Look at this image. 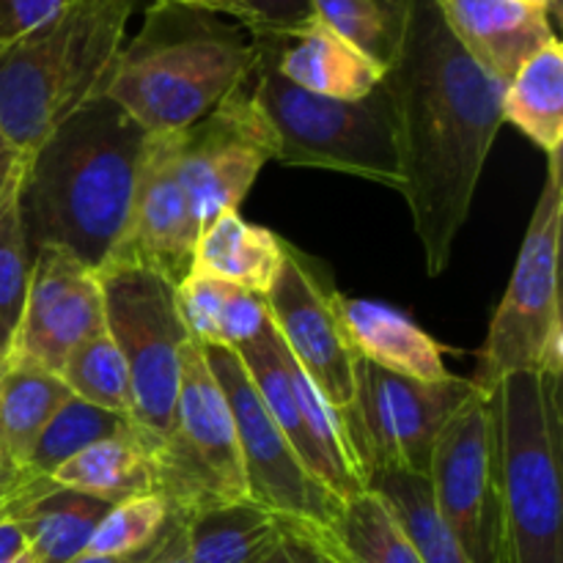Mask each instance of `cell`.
<instances>
[{"label":"cell","instance_id":"obj_1","mask_svg":"<svg viewBox=\"0 0 563 563\" xmlns=\"http://www.w3.org/2000/svg\"><path fill=\"white\" fill-rule=\"evenodd\" d=\"M383 86L394 102L407 209L429 278L451 262L504 121V88L451 33L440 0H405L399 53Z\"/></svg>","mask_w":563,"mask_h":563},{"label":"cell","instance_id":"obj_2","mask_svg":"<svg viewBox=\"0 0 563 563\" xmlns=\"http://www.w3.org/2000/svg\"><path fill=\"white\" fill-rule=\"evenodd\" d=\"M148 137L119 104L97 97L25 154L20 214L31 251L60 247L102 267L130 218Z\"/></svg>","mask_w":563,"mask_h":563},{"label":"cell","instance_id":"obj_3","mask_svg":"<svg viewBox=\"0 0 563 563\" xmlns=\"http://www.w3.org/2000/svg\"><path fill=\"white\" fill-rule=\"evenodd\" d=\"M256 49L209 11L154 0L143 27L124 42L102 97L148 135L181 132L251 80Z\"/></svg>","mask_w":563,"mask_h":563},{"label":"cell","instance_id":"obj_4","mask_svg":"<svg viewBox=\"0 0 563 563\" xmlns=\"http://www.w3.org/2000/svg\"><path fill=\"white\" fill-rule=\"evenodd\" d=\"M137 0H64V9L0 47V132L31 154L55 126L102 97Z\"/></svg>","mask_w":563,"mask_h":563},{"label":"cell","instance_id":"obj_5","mask_svg":"<svg viewBox=\"0 0 563 563\" xmlns=\"http://www.w3.org/2000/svg\"><path fill=\"white\" fill-rule=\"evenodd\" d=\"M506 563H563L561 374L526 372L489 394Z\"/></svg>","mask_w":563,"mask_h":563},{"label":"cell","instance_id":"obj_6","mask_svg":"<svg viewBox=\"0 0 563 563\" xmlns=\"http://www.w3.org/2000/svg\"><path fill=\"white\" fill-rule=\"evenodd\" d=\"M251 42L256 58L247 86L278 143L275 163L335 170L401 192L396 113L383 82L361 99L311 93L280 75L278 38L253 36Z\"/></svg>","mask_w":563,"mask_h":563},{"label":"cell","instance_id":"obj_7","mask_svg":"<svg viewBox=\"0 0 563 563\" xmlns=\"http://www.w3.org/2000/svg\"><path fill=\"white\" fill-rule=\"evenodd\" d=\"M561 154L548 157V179L528 223L520 256L509 286L489 322L487 339L478 350L473 385L484 396L511 374H563L561 324V220H563Z\"/></svg>","mask_w":563,"mask_h":563},{"label":"cell","instance_id":"obj_8","mask_svg":"<svg viewBox=\"0 0 563 563\" xmlns=\"http://www.w3.org/2000/svg\"><path fill=\"white\" fill-rule=\"evenodd\" d=\"M157 495L179 520L247 500L234 418L196 341L181 355L174 421L157 445Z\"/></svg>","mask_w":563,"mask_h":563},{"label":"cell","instance_id":"obj_9","mask_svg":"<svg viewBox=\"0 0 563 563\" xmlns=\"http://www.w3.org/2000/svg\"><path fill=\"white\" fill-rule=\"evenodd\" d=\"M104 291V328L130 372L132 423L163 440L174 421L181 355L190 344L176 284L141 267L97 269Z\"/></svg>","mask_w":563,"mask_h":563},{"label":"cell","instance_id":"obj_10","mask_svg":"<svg viewBox=\"0 0 563 563\" xmlns=\"http://www.w3.org/2000/svg\"><path fill=\"white\" fill-rule=\"evenodd\" d=\"M473 394L478 388L471 377L421 383L357 361L355 396L341 410V423L363 484L379 467L427 476L438 434Z\"/></svg>","mask_w":563,"mask_h":563},{"label":"cell","instance_id":"obj_11","mask_svg":"<svg viewBox=\"0 0 563 563\" xmlns=\"http://www.w3.org/2000/svg\"><path fill=\"white\" fill-rule=\"evenodd\" d=\"M434 509L471 563L504 561V504L489 396L473 394L451 416L429 460Z\"/></svg>","mask_w":563,"mask_h":563},{"label":"cell","instance_id":"obj_12","mask_svg":"<svg viewBox=\"0 0 563 563\" xmlns=\"http://www.w3.org/2000/svg\"><path fill=\"white\" fill-rule=\"evenodd\" d=\"M201 350L234 418L247 498L278 515L280 520L324 531L339 511L341 500L302 467L300 456L258 399L236 352L225 346H201Z\"/></svg>","mask_w":563,"mask_h":563},{"label":"cell","instance_id":"obj_13","mask_svg":"<svg viewBox=\"0 0 563 563\" xmlns=\"http://www.w3.org/2000/svg\"><path fill=\"white\" fill-rule=\"evenodd\" d=\"M278 143L247 82L212 113L176 132V165L198 225L240 212L258 174L273 163Z\"/></svg>","mask_w":563,"mask_h":563},{"label":"cell","instance_id":"obj_14","mask_svg":"<svg viewBox=\"0 0 563 563\" xmlns=\"http://www.w3.org/2000/svg\"><path fill=\"white\" fill-rule=\"evenodd\" d=\"M264 300L275 333L313 388L339 412L350 407L357 355L341 324L339 289L324 264L286 242L280 273Z\"/></svg>","mask_w":563,"mask_h":563},{"label":"cell","instance_id":"obj_15","mask_svg":"<svg viewBox=\"0 0 563 563\" xmlns=\"http://www.w3.org/2000/svg\"><path fill=\"white\" fill-rule=\"evenodd\" d=\"M99 330H104V291L97 269L60 247L33 251L31 284L9 361L60 374L69 352Z\"/></svg>","mask_w":563,"mask_h":563},{"label":"cell","instance_id":"obj_16","mask_svg":"<svg viewBox=\"0 0 563 563\" xmlns=\"http://www.w3.org/2000/svg\"><path fill=\"white\" fill-rule=\"evenodd\" d=\"M198 225L176 165V132L148 137L130 218L99 269L141 267L179 284L192 267Z\"/></svg>","mask_w":563,"mask_h":563},{"label":"cell","instance_id":"obj_17","mask_svg":"<svg viewBox=\"0 0 563 563\" xmlns=\"http://www.w3.org/2000/svg\"><path fill=\"white\" fill-rule=\"evenodd\" d=\"M451 33L500 86L555 36L548 11L522 0H440Z\"/></svg>","mask_w":563,"mask_h":563},{"label":"cell","instance_id":"obj_18","mask_svg":"<svg viewBox=\"0 0 563 563\" xmlns=\"http://www.w3.org/2000/svg\"><path fill=\"white\" fill-rule=\"evenodd\" d=\"M339 317L357 361L374 363L399 377L440 383L449 379L443 346L418 328L407 313L363 297H346L339 291Z\"/></svg>","mask_w":563,"mask_h":563},{"label":"cell","instance_id":"obj_19","mask_svg":"<svg viewBox=\"0 0 563 563\" xmlns=\"http://www.w3.org/2000/svg\"><path fill=\"white\" fill-rule=\"evenodd\" d=\"M157 445L159 440L130 423L121 432L88 445L53 473L58 487L121 504L126 498L157 493Z\"/></svg>","mask_w":563,"mask_h":563},{"label":"cell","instance_id":"obj_20","mask_svg":"<svg viewBox=\"0 0 563 563\" xmlns=\"http://www.w3.org/2000/svg\"><path fill=\"white\" fill-rule=\"evenodd\" d=\"M275 60L286 80L333 99L368 97L385 77L377 64L319 20H313L300 36L278 38Z\"/></svg>","mask_w":563,"mask_h":563},{"label":"cell","instance_id":"obj_21","mask_svg":"<svg viewBox=\"0 0 563 563\" xmlns=\"http://www.w3.org/2000/svg\"><path fill=\"white\" fill-rule=\"evenodd\" d=\"M286 256V240L240 212H223L203 225L192 251V267L220 280L267 295Z\"/></svg>","mask_w":563,"mask_h":563},{"label":"cell","instance_id":"obj_22","mask_svg":"<svg viewBox=\"0 0 563 563\" xmlns=\"http://www.w3.org/2000/svg\"><path fill=\"white\" fill-rule=\"evenodd\" d=\"M176 306L196 344L236 350L269 324L264 295L190 269L176 284Z\"/></svg>","mask_w":563,"mask_h":563},{"label":"cell","instance_id":"obj_23","mask_svg":"<svg viewBox=\"0 0 563 563\" xmlns=\"http://www.w3.org/2000/svg\"><path fill=\"white\" fill-rule=\"evenodd\" d=\"M181 522L190 563H262L289 526L251 498L214 506Z\"/></svg>","mask_w":563,"mask_h":563},{"label":"cell","instance_id":"obj_24","mask_svg":"<svg viewBox=\"0 0 563 563\" xmlns=\"http://www.w3.org/2000/svg\"><path fill=\"white\" fill-rule=\"evenodd\" d=\"M69 396V388L58 374L11 361L0 366V467L3 471H25L38 434Z\"/></svg>","mask_w":563,"mask_h":563},{"label":"cell","instance_id":"obj_25","mask_svg":"<svg viewBox=\"0 0 563 563\" xmlns=\"http://www.w3.org/2000/svg\"><path fill=\"white\" fill-rule=\"evenodd\" d=\"M113 504L53 484L20 511L27 550L38 563H71L86 555L88 542Z\"/></svg>","mask_w":563,"mask_h":563},{"label":"cell","instance_id":"obj_26","mask_svg":"<svg viewBox=\"0 0 563 563\" xmlns=\"http://www.w3.org/2000/svg\"><path fill=\"white\" fill-rule=\"evenodd\" d=\"M504 121L531 137L544 154L563 152V47L544 44L504 88Z\"/></svg>","mask_w":563,"mask_h":563},{"label":"cell","instance_id":"obj_27","mask_svg":"<svg viewBox=\"0 0 563 563\" xmlns=\"http://www.w3.org/2000/svg\"><path fill=\"white\" fill-rule=\"evenodd\" d=\"M319 537L339 563H421L396 517L372 489L341 500Z\"/></svg>","mask_w":563,"mask_h":563},{"label":"cell","instance_id":"obj_28","mask_svg":"<svg viewBox=\"0 0 563 563\" xmlns=\"http://www.w3.org/2000/svg\"><path fill=\"white\" fill-rule=\"evenodd\" d=\"M366 489L379 495L405 537L416 548L421 563H471L465 550L445 528L434 509L429 478L421 473L401 471V467H379L366 478Z\"/></svg>","mask_w":563,"mask_h":563},{"label":"cell","instance_id":"obj_29","mask_svg":"<svg viewBox=\"0 0 563 563\" xmlns=\"http://www.w3.org/2000/svg\"><path fill=\"white\" fill-rule=\"evenodd\" d=\"M313 16L379 69H390L405 27V0H313Z\"/></svg>","mask_w":563,"mask_h":563},{"label":"cell","instance_id":"obj_30","mask_svg":"<svg viewBox=\"0 0 563 563\" xmlns=\"http://www.w3.org/2000/svg\"><path fill=\"white\" fill-rule=\"evenodd\" d=\"M20 179L22 165L0 201V366L14 350L33 269V251L20 214Z\"/></svg>","mask_w":563,"mask_h":563},{"label":"cell","instance_id":"obj_31","mask_svg":"<svg viewBox=\"0 0 563 563\" xmlns=\"http://www.w3.org/2000/svg\"><path fill=\"white\" fill-rule=\"evenodd\" d=\"M130 423L132 418L108 412L102 407H93L88 401L77 399V396H69L55 410V416L49 418L42 434H38L36 445H33L31 456H27L25 471L33 473V476L49 478L71 456H77L88 445L99 443V440L110 438V434L121 432Z\"/></svg>","mask_w":563,"mask_h":563},{"label":"cell","instance_id":"obj_32","mask_svg":"<svg viewBox=\"0 0 563 563\" xmlns=\"http://www.w3.org/2000/svg\"><path fill=\"white\" fill-rule=\"evenodd\" d=\"M71 396L119 416H132L130 372L108 328L93 333L66 357L58 374Z\"/></svg>","mask_w":563,"mask_h":563},{"label":"cell","instance_id":"obj_33","mask_svg":"<svg viewBox=\"0 0 563 563\" xmlns=\"http://www.w3.org/2000/svg\"><path fill=\"white\" fill-rule=\"evenodd\" d=\"M170 509L157 493L113 504L88 542L86 555L121 559L152 548L170 522Z\"/></svg>","mask_w":563,"mask_h":563},{"label":"cell","instance_id":"obj_34","mask_svg":"<svg viewBox=\"0 0 563 563\" xmlns=\"http://www.w3.org/2000/svg\"><path fill=\"white\" fill-rule=\"evenodd\" d=\"M231 16L251 31V36L295 38L311 25L313 0H231Z\"/></svg>","mask_w":563,"mask_h":563},{"label":"cell","instance_id":"obj_35","mask_svg":"<svg viewBox=\"0 0 563 563\" xmlns=\"http://www.w3.org/2000/svg\"><path fill=\"white\" fill-rule=\"evenodd\" d=\"M60 9L64 0H0V47H9L47 25Z\"/></svg>","mask_w":563,"mask_h":563},{"label":"cell","instance_id":"obj_36","mask_svg":"<svg viewBox=\"0 0 563 563\" xmlns=\"http://www.w3.org/2000/svg\"><path fill=\"white\" fill-rule=\"evenodd\" d=\"M262 563H339L328 544L322 542L317 528L295 526L289 522L280 537V542L269 550V555Z\"/></svg>","mask_w":563,"mask_h":563},{"label":"cell","instance_id":"obj_37","mask_svg":"<svg viewBox=\"0 0 563 563\" xmlns=\"http://www.w3.org/2000/svg\"><path fill=\"white\" fill-rule=\"evenodd\" d=\"M53 478H44V476H33L27 471H3L0 467V520L3 517L16 515L22 506L27 504L31 498H36L38 493L53 487Z\"/></svg>","mask_w":563,"mask_h":563},{"label":"cell","instance_id":"obj_38","mask_svg":"<svg viewBox=\"0 0 563 563\" xmlns=\"http://www.w3.org/2000/svg\"><path fill=\"white\" fill-rule=\"evenodd\" d=\"M146 563H190L187 561V539H185V522L179 517H170L168 528L163 537L157 539L154 550L148 553Z\"/></svg>","mask_w":563,"mask_h":563},{"label":"cell","instance_id":"obj_39","mask_svg":"<svg viewBox=\"0 0 563 563\" xmlns=\"http://www.w3.org/2000/svg\"><path fill=\"white\" fill-rule=\"evenodd\" d=\"M27 550L25 531H22L16 515L0 520V563H14Z\"/></svg>","mask_w":563,"mask_h":563},{"label":"cell","instance_id":"obj_40","mask_svg":"<svg viewBox=\"0 0 563 563\" xmlns=\"http://www.w3.org/2000/svg\"><path fill=\"white\" fill-rule=\"evenodd\" d=\"M22 159H25V154L16 152V148L5 141L3 132H0V201H3L5 196V187L11 185V179H14L16 170H20Z\"/></svg>","mask_w":563,"mask_h":563},{"label":"cell","instance_id":"obj_41","mask_svg":"<svg viewBox=\"0 0 563 563\" xmlns=\"http://www.w3.org/2000/svg\"><path fill=\"white\" fill-rule=\"evenodd\" d=\"M154 544H157V542H154ZM154 544H152V548L141 550V553H135V555H121V559H102V555H80V559L71 561V563H146L148 553H152V550H154Z\"/></svg>","mask_w":563,"mask_h":563},{"label":"cell","instance_id":"obj_42","mask_svg":"<svg viewBox=\"0 0 563 563\" xmlns=\"http://www.w3.org/2000/svg\"><path fill=\"white\" fill-rule=\"evenodd\" d=\"M174 3L209 11V14H231V0H174Z\"/></svg>","mask_w":563,"mask_h":563},{"label":"cell","instance_id":"obj_43","mask_svg":"<svg viewBox=\"0 0 563 563\" xmlns=\"http://www.w3.org/2000/svg\"><path fill=\"white\" fill-rule=\"evenodd\" d=\"M522 3H528V5H533V9H542V11H548L550 14V20H561V0H522Z\"/></svg>","mask_w":563,"mask_h":563},{"label":"cell","instance_id":"obj_44","mask_svg":"<svg viewBox=\"0 0 563 563\" xmlns=\"http://www.w3.org/2000/svg\"><path fill=\"white\" fill-rule=\"evenodd\" d=\"M14 563H38L36 559H33V553H31V550H25V553H22L20 555V559H16Z\"/></svg>","mask_w":563,"mask_h":563}]
</instances>
